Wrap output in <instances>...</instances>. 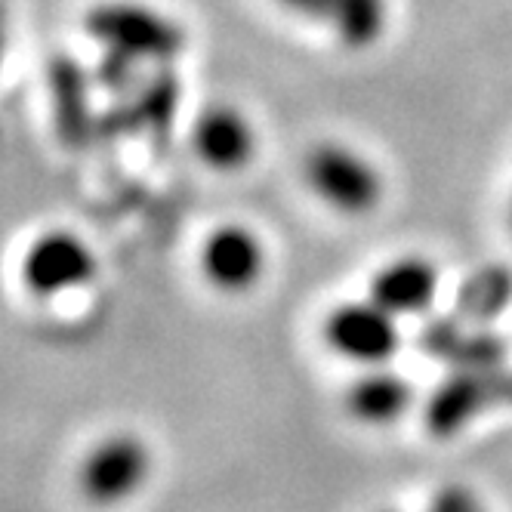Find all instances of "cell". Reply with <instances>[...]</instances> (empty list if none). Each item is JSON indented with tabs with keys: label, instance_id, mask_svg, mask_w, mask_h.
Instances as JSON below:
<instances>
[{
	"label": "cell",
	"instance_id": "6da1fadb",
	"mask_svg": "<svg viewBox=\"0 0 512 512\" xmlns=\"http://www.w3.org/2000/svg\"><path fill=\"white\" fill-rule=\"evenodd\" d=\"M84 28L105 50H121L139 62L149 59L167 65L186 50V31L179 22L152 7L133 4V0H105V4L90 7Z\"/></svg>",
	"mask_w": 512,
	"mask_h": 512
},
{
	"label": "cell",
	"instance_id": "7a4b0ae2",
	"mask_svg": "<svg viewBox=\"0 0 512 512\" xmlns=\"http://www.w3.org/2000/svg\"><path fill=\"white\" fill-rule=\"evenodd\" d=\"M306 179L312 192L337 213L364 216L383 198L377 167L340 142H321L306 158Z\"/></svg>",
	"mask_w": 512,
	"mask_h": 512
},
{
	"label": "cell",
	"instance_id": "3957f363",
	"mask_svg": "<svg viewBox=\"0 0 512 512\" xmlns=\"http://www.w3.org/2000/svg\"><path fill=\"white\" fill-rule=\"evenodd\" d=\"M512 405V371H454L426 401V429L448 438L494 405Z\"/></svg>",
	"mask_w": 512,
	"mask_h": 512
},
{
	"label": "cell",
	"instance_id": "277c9868",
	"mask_svg": "<svg viewBox=\"0 0 512 512\" xmlns=\"http://www.w3.org/2000/svg\"><path fill=\"white\" fill-rule=\"evenodd\" d=\"M324 340L337 355L358 364H383L395 355L401 334L395 315L380 303H346L324 321Z\"/></svg>",
	"mask_w": 512,
	"mask_h": 512
},
{
	"label": "cell",
	"instance_id": "5b68a950",
	"mask_svg": "<svg viewBox=\"0 0 512 512\" xmlns=\"http://www.w3.org/2000/svg\"><path fill=\"white\" fill-rule=\"evenodd\" d=\"M96 275L93 250L71 232H47L22 260V281L34 297H56L84 287Z\"/></svg>",
	"mask_w": 512,
	"mask_h": 512
},
{
	"label": "cell",
	"instance_id": "8992f818",
	"mask_svg": "<svg viewBox=\"0 0 512 512\" xmlns=\"http://www.w3.org/2000/svg\"><path fill=\"white\" fill-rule=\"evenodd\" d=\"M47 90H50L53 124L59 139L68 149H87L96 139L99 121L93 118L90 75L84 71V65L75 56L56 53L47 62Z\"/></svg>",
	"mask_w": 512,
	"mask_h": 512
},
{
	"label": "cell",
	"instance_id": "52a82bcc",
	"mask_svg": "<svg viewBox=\"0 0 512 512\" xmlns=\"http://www.w3.org/2000/svg\"><path fill=\"white\" fill-rule=\"evenodd\" d=\"M266 250L250 229L244 226H219L201 247V269L213 287L226 294L250 290L263 275Z\"/></svg>",
	"mask_w": 512,
	"mask_h": 512
},
{
	"label": "cell",
	"instance_id": "ba28073f",
	"mask_svg": "<svg viewBox=\"0 0 512 512\" xmlns=\"http://www.w3.org/2000/svg\"><path fill=\"white\" fill-rule=\"evenodd\" d=\"M149 469L145 448L130 435H115L102 442L81 469V485L87 497L99 503H115L139 488Z\"/></svg>",
	"mask_w": 512,
	"mask_h": 512
},
{
	"label": "cell",
	"instance_id": "9c48e42d",
	"mask_svg": "<svg viewBox=\"0 0 512 512\" xmlns=\"http://www.w3.org/2000/svg\"><path fill=\"white\" fill-rule=\"evenodd\" d=\"M253 149L256 133L250 121L232 105H210L195 121V152L207 167L219 173H235L247 167Z\"/></svg>",
	"mask_w": 512,
	"mask_h": 512
},
{
	"label": "cell",
	"instance_id": "30bf717a",
	"mask_svg": "<svg viewBox=\"0 0 512 512\" xmlns=\"http://www.w3.org/2000/svg\"><path fill=\"white\" fill-rule=\"evenodd\" d=\"M438 294V272L423 256H401V260L380 269L371 281V300L386 312L420 315L432 306Z\"/></svg>",
	"mask_w": 512,
	"mask_h": 512
},
{
	"label": "cell",
	"instance_id": "8fae6325",
	"mask_svg": "<svg viewBox=\"0 0 512 512\" xmlns=\"http://www.w3.org/2000/svg\"><path fill=\"white\" fill-rule=\"evenodd\" d=\"M411 405V386L405 377L389 371H371L358 377L346 392V408L364 423L398 420Z\"/></svg>",
	"mask_w": 512,
	"mask_h": 512
},
{
	"label": "cell",
	"instance_id": "7c38bea8",
	"mask_svg": "<svg viewBox=\"0 0 512 512\" xmlns=\"http://www.w3.org/2000/svg\"><path fill=\"white\" fill-rule=\"evenodd\" d=\"M512 300V275L503 266H485L472 278H466V284L457 294V315L472 321V324H488L494 321L506 303Z\"/></svg>",
	"mask_w": 512,
	"mask_h": 512
},
{
	"label": "cell",
	"instance_id": "4fadbf2b",
	"mask_svg": "<svg viewBox=\"0 0 512 512\" xmlns=\"http://www.w3.org/2000/svg\"><path fill=\"white\" fill-rule=\"evenodd\" d=\"M133 99L142 118V130L158 142L170 139V130L179 112V99H182V84L176 78V71L158 68Z\"/></svg>",
	"mask_w": 512,
	"mask_h": 512
},
{
	"label": "cell",
	"instance_id": "5bb4252c",
	"mask_svg": "<svg viewBox=\"0 0 512 512\" xmlns=\"http://www.w3.org/2000/svg\"><path fill=\"white\" fill-rule=\"evenodd\" d=\"M331 22L346 47L364 50L377 44L386 28V0H334Z\"/></svg>",
	"mask_w": 512,
	"mask_h": 512
},
{
	"label": "cell",
	"instance_id": "9a60e30c",
	"mask_svg": "<svg viewBox=\"0 0 512 512\" xmlns=\"http://www.w3.org/2000/svg\"><path fill=\"white\" fill-rule=\"evenodd\" d=\"M506 355H509V346L503 337L491 331H472V334L457 337L445 361L454 371H494V368H503Z\"/></svg>",
	"mask_w": 512,
	"mask_h": 512
},
{
	"label": "cell",
	"instance_id": "2e32d148",
	"mask_svg": "<svg viewBox=\"0 0 512 512\" xmlns=\"http://www.w3.org/2000/svg\"><path fill=\"white\" fill-rule=\"evenodd\" d=\"M136 65H139V59L121 53V50H105L102 62L96 65V81H99L108 93L121 96V93H127V90L133 87V81H136Z\"/></svg>",
	"mask_w": 512,
	"mask_h": 512
},
{
	"label": "cell",
	"instance_id": "e0dca14e",
	"mask_svg": "<svg viewBox=\"0 0 512 512\" xmlns=\"http://www.w3.org/2000/svg\"><path fill=\"white\" fill-rule=\"evenodd\" d=\"M432 512H485L469 491L463 488H445L432 500Z\"/></svg>",
	"mask_w": 512,
	"mask_h": 512
},
{
	"label": "cell",
	"instance_id": "ac0fdd59",
	"mask_svg": "<svg viewBox=\"0 0 512 512\" xmlns=\"http://www.w3.org/2000/svg\"><path fill=\"white\" fill-rule=\"evenodd\" d=\"M281 7H287L290 13H297L303 19H331V4L334 0H278Z\"/></svg>",
	"mask_w": 512,
	"mask_h": 512
},
{
	"label": "cell",
	"instance_id": "d6986e66",
	"mask_svg": "<svg viewBox=\"0 0 512 512\" xmlns=\"http://www.w3.org/2000/svg\"><path fill=\"white\" fill-rule=\"evenodd\" d=\"M509 226H512V207H509Z\"/></svg>",
	"mask_w": 512,
	"mask_h": 512
}]
</instances>
